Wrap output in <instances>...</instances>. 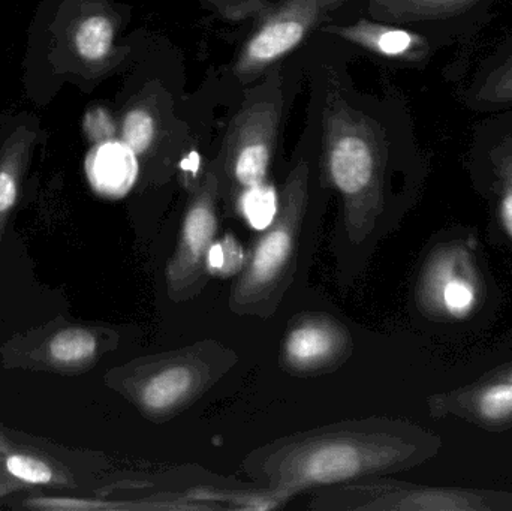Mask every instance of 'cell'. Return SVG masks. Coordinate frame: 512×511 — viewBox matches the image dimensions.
Instances as JSON below:
<instances>
[{
  "label": "cell",
  "mask_w": 512,
  "mask_h": 511,
  "mask_svg": "<svg viewBox=\"0 0 512 511\" xmlns=\"http://www.w3.org/2000/svg\"><path fill=\"white\" fill-rule=\"evenodd\" d=\"M439 447L441 438L421 426L367 417L277 438L252 450L240 468L283 504L303 492L411 470Z\"/></svg>",
  "instance_id": "cell-1"
},
{
  "label": "cell",
  "mask_w": 512,
  "mask_h": 511,
  "mask_svg": "<svg viewBox=\"0 0 512 511\" xmlns=\"http://www.w3.org/2000/svg\"><path fill=\"white\" fill-rule=\"evenodd\" d=\"M322 164L342 201L346 234L360 245L384 212L387 147L378 123L339 95L327 96L322 111Z\"/></svg>",
  "instance_id": "cell-2"
},
{
  "label": "cell",
  "mask_w": 512,
  "mask_h": 511,
  "mask_svg": "<svg viewBox=\"0 0 512 511\" xmlns=\"http://www.w3.org/2000/svg\"><path fill=\"white\" fill-rule=\"evenodd\" d=\"M239 363V354L215 339L138 357L108 372L105 381L144 419L162 425L197 404Z\"/></svg>",
  "instance_id": "cell-3"
},
{
  "label": "cell",
  "mask_w": 512,
  "mask_h": 511,
  "mask_svg": "<svg viewBox=\"0 0 512 511\" xmlns=\"http://www.w3.org/2000/svg\"><path fill=\"white\" fill-rule=\"evenodd\" d=\"M309 204V165L295 164L280 189L277 212L256 240L230 291L228 306L240 317L268 320L294 281L298 243Z\"/></svg>",
  "instance_id": "cell-4"
},
{
  "label": "cell",
  "mask_w": 512,
  "mask_h": 511,
  "mask_svg": "<svg viewBox=\"0 0 512 511\" xmlns=\"http://www.w3.org/2000/svg\"><path fill=\"white\" fill-rule=\"evenodd\" d=\"M309 509L328 511L512 510V494L477 489L430 488L370 477L318 489Z\"/></svg>",
  "instance_id": "cell-5"
},
{
  "label": "cell",
  "mask_w": 512,
  "mask_h": 511,
  "mask_svg": "<svg viewBox=\"0 0 512 511\" xmlns=\"http://www.w3.org/2000/svg\"><path fill=\"white\" fill-rule=\"evenodd\" d=\"M221 161L210 162L189 195L176 249L168 261L167 294L174 303L188 302L203 293L212 270L209 258L219 228Z\"/></svg>",
  "instance_id": "cell-6"
},
{
  "label": "cell",
  "mask_w": 512,
  "mask_h": 511,
  "mask_svg": "<svg viewBox=\"0 0 512 511\" xmlns=\"http://www.w3.org/2000/svg\"><path fill=\"white\" fill-rule=\"evenodd\" d=\"M417 305L433 320L465 321L484 300V279L475 248L453 239L433 248L418 275Z\"/></svg>",
  "instance_id": "cell-7"
},
{
  "label": "cell",
  "mask_w": 512,
  "mask_h": 511,
  "mask_svg": "<svg viewBox=\"0 0 512 511\" xmlns=\"http://www.w3.org/2000/svg\"><path fill=\"white\" fill-rule=\"evenodd\" d=\"M282 95L279 86L252 98L231 120L222 147L221 173L233 200L267 180L279 134Z\"/></svg>",
  "instance_id": "cell-8"
},
{
  "label": "cell",
  "mask_w": 512,
  "mask_h": 511,
  "mask_svg": "<svg viewBox=\"0 0 512 511\" xmlns=\"http://www.w3.org/2000/svg\"><path fill=\"white\" fill-rule=\"evenodd\" d=\"M346 0H282L258 17L236 63L234 75L242 84L251 83L265 69L297 50L312 30L322 26Z\"/></svg>",
  "instance_id": "cell-9"
},
{
  "label": "cell",
  "mask_w": 512,
  "mask_h": 511,
  "mask_svg": "<svg viewBox=\"0 0 512 511\" xmlns=\"http://www.w3.org/2000/svg\"><path fill=\"white\" fill-rule=\"evenodd\" d=\"M354 353L351 330L327 312L291 318L280 348V368L294 377H321L342 368Z\"/></svg>",
  "instance_id": "cell-10"
},
{
  "label": "cell",
  "mask_w": 512,
  "mask_h": 511,
  "mask_svg": "<svg viewBox=\"0 0 512 511\" xmlns=\"http://www.w3.org/2000/svg\"><path fill=\"white\" fill-rule=\"evenodd\" d=\"M435 417L454 416L490 431L512 429V381L492 374L471 386L430 398Z\"/></svg>",
  "instance_id": "cell-11"
},
{
  "label": "cell",
  "mask_w": 512,
  "mask_h": 511,
  "mask_svg": "<svg viewBox=\"0 0 512 511\" xmlns=\"http://www.w3.org/2000/svg\"><path fill=\"white\" fill-rule=\"evenodd\" d=\"M87 180L96 194L122 198L138 179V158L122 140L101 141L87 153L84 161Z\"/></svg>",
  "instance_id": "cell-12"
},
{
  "label": "cell",
  "mask_w": 512,
  "mask_h": 511,
  "mask_svg": "<svg viewBox=\"0 0 512 511\" xmlns=\"http://www.w3.org/2000/svg\"><path fill=\"white\" fill-rule=\"evenodd\" d=\"M321 30L390 59L415 60L427 53V42L423 36L382 21L378 23L361 18L355 23L343 26L327 24Z\"/></svg>",
  "instance_id": "cell-13"
},
{
  "label": "cell",
  "mask_w": 512,
  "mask_h": 511,
  "mask_svg": "<svg viewBox=\"0 0 512 511\" xmlns=\"http://www.w3.org/2000/svg\"><path fill=\"white\" fill-rule=\"evenodd\" d=\"M113 336L90 327H65L42 345V357L51 368L83 371L95 365L107 348L113 347Z\"/></svg>",
  "instance_id": "cell-14"
},
{
  "label": "cell",
  "mask_w": 512,
  "mask_h": 511,
  "mask_svg": "<svg viewBox=\"0 0 512 511\" xmlns=\"http://www.w3.org/2000/svg\"><path fill=\"white\" fill-rule=\"evenodd\" d=\"M0 467L24 485L75 486L72 477L59 464L35 452L17 449L0 432Z\"/></svg>",
  "instance_id": "cell-15"
},
{
  "label": "cell",
  "mask_w": 512,
  "mask_h": 511,
  "mask_svg": "<svg viewBox=\"0 0 512 511\" xmlns=\"http://www.w3.org/2000/svg\"><path fill=\"white\" fill-rule=\"evenodd\" d=\"M480 0H369V12L382 23L441 20L468 11Z\"/></svg>",
  "instance_id": "cell-16"
},
{
  "label": "cell",
  "mask_w": 512,
  "mask_h": 511,
  "mask_svg": "<svg viewBox=\"0 0 512 511\" xmlns=\"http://www.w3.org/2000/svg\"><path fill=\"white\" fill-rule=\"evenodd\" d=\"M75 48L87 62H102L114 45V24L107 15H90L75 30Z\"/></svg>",
  "instance_id": "cell-17"
},
{
  "label": "cell",
  "mask_w": 512,
  "mask_h": 511,
  "mask_svg": "<svg viewBox=\"0 0 512 511\" xmlns=\"http://www.w3.org/2000/svg\"><path fill=\"white\" fill-rule=\"evenodd\" d=\"M277 201H279V197H277L273 186L264 182L243 192L237 200L236 206L254 230L262 231L271 224L276 216Z\"/></svg>",
  "instance_id": "cell-18"
},
{
  "label": "cell",
  "mask_w": 512,
  "mask_h": 511,
  "mask_svg": "<svg viewBox=\"0 0 512 511\" xmlns=\"http://www.w3.org/2000/svg\"><path fill=\"white\" fill-rule=\"evenodd\" d=\"M156 137V120L147 108L135 107L122 120V141L143 156L152 149Z\"/></svg>",
  "instance_id": "cell-19"
},
{
  "label": "cell",
  "mask_w": 512,
  "mask_h": 511,
  "mask_svg": "<svg viewBox=\"0 0 512 511\" xmlns=\"http://www.w3.org/2000/svg\"><path fill=\"white\" fill-rule=\"evenodd\" d=\"M475 99L487 107L512 104V54L487 74Z\"/></svg>",
  "instance_id": "cell-20"
},
{
  "label": "cell",
  "mask_w": 512,
  "mask_h": 511,
  "mask_svg": "<svg viewBox=\"0 0 512 511\" xmlns=\"http://www.w3.org/2000/svg\"><path fill=\"white\" fill-rule=\"evenodd\" d=\"M499 177V218L502 228L512 242V150L505 153L496 165Z\"/></svg>",
  "instance_id": "cell-21"
},
{
  "label": "cell",
  "mask_w": 512,
  "mask_h": 511,
  "mask_svg": "<svg viewBox=\"0 0 512 511\" xmlns=\"http://www.w3.org/2000/svg\"><path fill=\"white\" fill-rule=\"evenodd\" d=\"M210 5L228 20L259 17L273 3L270 0H210Z\"/></svg>",
  "instance_id": "cell-22"
},
{
  "label": "cell",
  "mask_w": 512,
  "mask_h": 511,
  "mask_svg": "<svg viewBox=\"0 0 512 511\" xmlns=\"http://www.w3.org/2000/svg\"><path fill=\"white\" fill-rule=\"evenodd\" d=\"M84 131H86L87 137L96 144L114 138L116 126L107 111L96 108L87 113L86 120H84Z\"/></svg>",
  "instance_id": "cell-23"
},
{
  "label": "cell",
  "mask_w": 512,
  "mask_h": 511,
  "mask_svg": "<svg viewBox=\"0 0 512 511\" xmlns=\"http://www.w3.org/2000/svg\"><path fill=\"white\" fill-rule=\"evenodd\" d=\"M24 488H26L24 483L18 482V480L8 476V474L0 473V498L14 494V492L21 491Z\"/></svg>",
  "instance_id": "cell-24"
},
{
  "label": "cell",
  "mask_w": 512,
  "mask_h": 511,
  "mask_svg": "<svg viewBox=\"0 0 512 511\" xmlns=\"http://www.w3.org/2000/svg\"><path fill=\"white\" fill-rule=\"evenodd\" d=\"M495 374L501 375V377L507 378V380L512 381V362L508 363V365L501 366V368L496 369Z\"/></svg>",
  "instance_id": "cell-25"
}]
</instances>
